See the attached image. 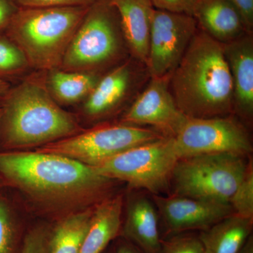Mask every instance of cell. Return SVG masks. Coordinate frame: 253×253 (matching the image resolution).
Masks as SVG:
<instances>
[{"label":"cell","instance_id":"cell-14","mask_svg":"<svg viewBox=\"0 0 253 253\" xmlns=\"http://www.w3.org/2000/svg\"><path fill=\"white\" fill-rule=\"evenodd\" d=\"M233 84V109L241 121L253 118V37L245 35L224 44Z\"/></svg>","mask_w":253,"mask_h":253},{"label":"cell","instance_id":"cell-35","mask_svg":"<svg viewBox=\"0 0 253 253\" xmlns=\"http://www.w3.org/2000/svg\"><path fill=\"white\" fill-rule=\"evenodd\" d=\"M103 253H114V250H112V251H107V252H104Z\"/></svg>","mask_w":253,"mask_h":253},{"label":"cell","instance_id":"cell-32","mask_svg":"<svg viewBox=\"0 0 253 253\" xmlns=\"http://www.w3.org/2000/svg\"><path fill=\"white\" fill-rule=\"evenodd\" d=\"M239 253H253V237L250 236Z\"/></svg>","mask_w":253,"mask_h":253},{"label":"cell","instance_id":"cell-25","mask_svg":"<svg viewBox=\"0 0 253 253\" xmlns=\"http://www.w3.org/2000/svg\"><path fill=\"white\" fill-rule=\"evenodd\" d=\"M161 253H206L199 236L176 234L162 239Z\"/></svg>","mask_w":253,"mask_h":253},{"label":"cell","instance_id":"cell-4","mask_svg":"<svg viewBox=\"0 0 253 253\" xmlns=\"http://www.w3.org/2000/svg\"><path fill=\"white\" fill-rule=\"evenodd\" d=\"M89 7L18 8L4 34L22 51L31 67L57 69Z\"/></svg>","mask_w":253,"mask_h":253},{"label":"cell","instance_id":"cell-8","mask_svg":"<svg viewBox=\"0 0 253 253\" xmlns=\"http://www.w3.org/2000/svg\"><path fill=\"white\" fill-rule=\"evenodd\" d=\"M164 137L156 129L144 126L125 123L104 125L44 145L37 151L66 156L96 167L124 151Z\"/></svg>","mask_w":253,"mask_h":253},{"label":"cell","instance_id":"cell-34","mask_svg":"<svg viewBox=\"0 0 253 253\" xmlns=\"http://www.w3.org/2000/svg\"><path fill=\"white\" fill-rule=\"evenodd\" d=\"M4 186H6V182H5L4 179H3L1 175H0V191H1V190L2 189V188L4 187Z\"/></svg>","mask_w":253,"mask_h":253},{"label":"cell","instance_id":"cell-26","mask_svg":"<svg viewBox=\"0 0 253 253\" xmlns=\"http://www.w3.org/2000/svg\"><path fill=\"white\" fill-rule=\"evenodd\" d=\"M52 228L46 225L33 226L23 238L20 253H49Z\"/></svg>","mask_w":253,"mask_h":253},{"label":"cell","instance_id":"cell-16","mask_svg":"<svg viewBox=\"0 0 253 253\" xmlns=\"http://www.w3.org/2000/svg\"><path fill=\"white\" fill-rule=\"evenodd\" d=\"M131 57L146 66L155 8L151 0H111Z\"/></svg>","mask_w":253,"mask_h":253},{"label":"cell","instance_id":"cell-11","mask_svg":"<svg viewBox=\"0 0 253 253\" xmlns=\"http://www.w3.org/2000/svg\"><path fill=\"white\" fill-rule=\"evenodd\" d=\"M169 78H150L123 116L121 123L149 126L165 136L174 137L188 118L176 106L169 90Z\"/></svg>","mask_w":253,"mask_h":253},{"label":"cell","instance_id":"cell-6","mask_svg":"<svg viewBox=\"0 0 253 253\" xmlns=\"http://www.w3.org/2000/svg\"><path fill=\"white\" fill-rule=\"evenodd\" d=\"M248 166L244 156L231 154L180 158L174 167L171 181L174 194L229 204Z\"/></svg>","mask_w":253,"mask_h":253},{"label":"cell","instance_id":"cell-29","mask_svg":"<svg viewBox=\"0 0 253 253\" xmlns=\"http://www.w3.org/2000/svg\"><path fill=\"white\" fill-rule=\"evenodd\" d=\"M18 9L11 0H0V34L4 33Z\"/></svg>","mask_w":253,"mask_h":253},{"label":"cell","instance_id":"cell-2","mask_svg":"<svg viewBox=\"0 0 253 253\" xmlns=\"http://www.w3.org/2000/svg\"><path fill=\"white\" fill-rule=\"evenodd\" d=\"M169 90L188 118L234 115L233 84L224 44L199 28L169 81Z\"/></svg>","mask_w":253,"mask_h":253},{"label":"cell","instance_id":"cell-21","mask_svg":"<svg viewBox=\"0 0 253 253\" xmlns=\"http://www.w3.org/2000/svg\"><path fill=\"white\" fill-rule=\"evenodd\" d=\"M94 208L66 216L51 229L49 253H79L90 224Z\"/></svg>","mask_w":253,"mask_h":253},{"label":"cell","instance_id":"cell-3","mask_svg":"<svg viewBox=\"0 0 253 253\" xmlns=\"http://www.w3.org/2000/svg\"><path fill=\"white\" fill-rule=\"evenodd\" d=\"M0 148L4 151L42 146L82 131L74 116L38 79L10 87L0 96Z\"/></svg>","mask_w":253,"mask_h":253},{"label":"cell","instance_id":"cell-18","mask_svg":"<svg viewBox=\"0 0 253 253\" xmlns=\"http://www.w3.org/2000/svg\"><path fill=\"white\" fill-rule=\"evenodd\" d=\"M123 197H110L96 205L79 253H103L122 230Z\"/></svg>","mask_w":253,"mask_h":253},{"label":"cell","instance_id":"cell-10","mask_svg":"<svg viewBox=\"0 0 253 253\" xmlns=\"http://www.w3.org/2000/svg\"><path fill=\"white\" fill-rule=\"evenodd\" d=\"M198 29L191 15L155 9L146 62L150 78L170 77Z\"/></svg>","mask_w":253,"mask_h":253},{"label":"cell","instance_id":"cell-24","mask_svg":"<svg viewBox=\"0 0 253 253\" xmlns=\"http://www.w3.org/2000/svg\"><path fill=\"white\" fill-rule=\"evenodd\" d=\"M234 214L240 217L253 219V168L249 163L246 174L236 188L230 200Z\"/></svg>","mask_w":253,"mask_h":253},{"label":"cell","instance_id":"cell-12","mask_svg":"<svg viewBox=\"0 0 253 253\" xmlns=\"http://www.w3.org/2000/svg\"><path fill=\"white\" fill-rule=\"evenodd\" d=\"M154 201L164 224L165 234L172 236L189 231H203L234 214L229 204L185 196L154 195Z\"/></svg>","mask_w":253,"mask_h":253},{"label":"cell","instance_id":"cell-15","mask_svg":"<svg viewBox=\"0 0 253 253\" xmlns=\"http://www.w3.org/2000/svg\"><path fill=\"white\" fill-rule=\"evenodd\" d=\"M193 16L201 31L223 44L253 34L231 0H198Z\"/></svg>","mask_w":253,"mask_h":253},{"label":"cell","instance_id":"cell-5","mask_svg":"<svg viewBox=\"0 0 253 253\" xmlns=\"http://www.w3.org/2000/svg\"><path fill=\"white\" fill-rule=\"evenodd\" d=\"M127 55L130 53L116 8L111 0H96L76 30L61 67L65 71L98 73L121 64L120 61L129 59Z\"/></svg>","mask_w":253,"mask_h":253},{"label":"cell","instance_id":"cell-17","mask_svg":"<svg viewBox=\"0 0 253 253\" xmlns=\"http://www.w3.org/2000/svg\"><path fill=\"white\" fill-rule=\"evenodd\" d=\"M156 206L146 196H136L129 201L123 239L144 253H161L162 238Z\"/></svg>","mask_w":253,"mask_h":253},{"label":"cell","instance_id":"cell-19","mask_svg":"<svg viewBox=\"0 0 253 253\" xmlns=\"http://www.w3.org/2000/svg\"><path fill=\"white\" fill-rule=\"evenodd\" d=\"M253 221L232 214L201 231L199 239L206 253H239L252 235Z\"/></svg>","mask_w":253,"mask_h":253},{"label":"cell","instance_id":"cell-7","mask_svg":"<svg viewBox=\"0 0 253 253\" xmlns=\"http://www.w3.org/2000/svg\"><path fill=\"white\" fill-rule=\"evenodd\" d=\"M178 160L173 137L166 136L127 150L93 168L106 177L125 181L133 189L146 190L154 196L169 190Z\"/></svg>","mask_w":253,"mask_h":253},{"label":"cell","instance_id":"cell-36","mask_svg":"<svg viewBox=\"0 0 253 253\" xmlns=\"http://www.w3.org/2000/svg\"><path fill=\"white\" fill-rule=\"evenodd\" d=\"M1 106H0V118H1Z\"/></svg>","mask_w":253,"mask_h":253},{"label":"cell","instance_id":"cell-9","mask_svg":"<svg viewBox=\"0 0 253 253\" xmlns=\"http://www.w3.org/2000/svg\"><path fill=\"white\" fill-rule=\"evenodd\" d=\"M173 140L179 159L216 154L246 157L252 152L249 131L234 115L220 118H187Z\"/></svg>","mask_w":253,"mask_h":253},{"label":"cell","instance_id":"cell-27","mask_svg":"<svg viewBox=\"0 0 253 253\" xmlns=\"http://www.w3.org/2000/svg\"><path fill=\"white\" fill-rule=\"evenodd\" d=\"M18 8H45L64 6H90L96 0H11Z\"/></svg>","mask_w":253,"mask_h":253},{"label":"cell","instance_id":"cell-33","mask_svg":"<svg viewBox=\"0 0 253 253\" xmlns=\"http://www.w3.org/2000/svg\"><path fill=\"white\" fill-rule=\"evenodd\" d=\"M10 87L11 85L7 81L0 80V96H2L9 90Z\"/></svg>","mask_w":253,"mask_h":253},{"label":"cell","instance_id":"cell-20","mask_svg":"<svg viewBox=\"0 0 253 253\" xmlns=\"http://www.w3.org/2000/svg\"><path fill=\"white\" fill-rule=\"evenodd\" d=\"M101 76L99 73L54 69L50 71L47 89L53 98L64 104L86 99Z\"/></svg>","mask_w":253,"mask_h":253},{"label":"cell","instance_id":"cell-13","mask_svg":"<svg viewBox=\"0 0 253 253\" xmlns=\"http://www.w3.org/2000/svg\"><path fill=\"white\" fill-rule=\"evenodd\" d=\"M144 63L130 57L100 78L86 98L84 111L98 119L116 111L121 104L150 79Z\"/></svg>","mask_w":253,"mask_h":253},{"label":"cell","instance_id":"cell-28","mask_svg":"<svg viewBox=\"0 0 253 253\" xmlns=\"http://www.w3.org/2000/svg\"><path fill=\"white\" fill-rule=\"evenodd\" d=\"M155 9L193 16L198 0H151Z\"/></svg>","mask_w":253,"mask_h":253},{"label":"cell","instance_id":"cell-22","mask_svg":"<svg viewBox=\"0 0 253 253\" xmlns=\"http://www.w3.org/2000/svg\"><path fill=\"white\" fill-rule=\"evenodd\" d=\"M8 196L0 192V253H20L23 240Z\"/></svg>","mask_w":253,"mask_h":253},{"label":"cell","instance_id":"cell-23","mask_svg":"<svg viewBox=\"0 0 253 253\" xmlns=\"http://www.w3.org/2000/svg\"><path fill=\"white\" fill-rule=\"evenodd\" d=\"M29 66L26 56L4 33L0 34V80L6 81Z\"/></svg>","mask_w":253,"mask_h":253},{"label":"cell","instance_id":"cell-30","mask_svg":"<svg viewBox=\"0 0 253 253\" xmlns=\"http://www.w3.org/2000/svg\"><path fill=\"white\" fill-rule=\"evenodd\" d=\"M242 15L247 31H253V0H231Z\"/></svg>","mask_w":253,"mask_h":253},{"label":"cell","instance_id":"cell-31","mask_svg":"<svg viewBox=\"0 0 253 253\" xmlns=\"http://www.w3.org/2000/svg\"><path fill=\"white\" fill-rule=\"evenodd\" d=\"M114 253H144L136 246L131 244L129 241L123 239L118 242L116 249H114Z\"/></svg>","mask_w":253,"mask_h":253},{"label":"cell","instance_id":"cell-1","mask_svg":"<svg viewBox=\"0 0 253 253\" xmlns=\"http://www.w3.org/2000/svg\"><path fill=\"white\" fill-rule=\"evenodd\" d=\"M6 186L52 208L87 207L110 197L115 180L72 158L41 152L0 151Z\"/></svg>","mask_w":253,"mask_h":253}]
</instances>
